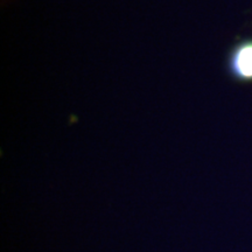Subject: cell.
<instances>
[{
    "mask_svg": "<svg viewBox=\"0 0 252 252\" xmlns=\"http://www.w3.org/2000/svg\"><path fill=\"white\" fill-rule=\"evenodd\" d=\"M226 67L232 80L242 83L252 82V39L242 40L232 47Z\"/></svg>",
    "mask_w": 252,
    "mask_h": 252,
    "instance_id": "obj_1",
    "label": "cell"
}]
</instances>
